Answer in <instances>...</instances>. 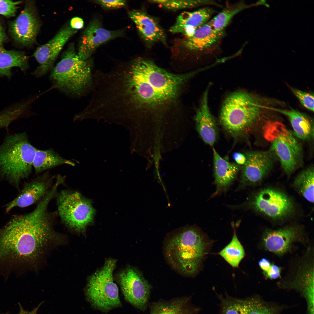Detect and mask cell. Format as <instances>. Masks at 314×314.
<instances>
[{
  "mask_svg": "<svg viewBox=\"0 0 314 314\" xmlns=\"http://www.w3.org/2000/svg\"><path fill=\"white\" fill-rule=\"evenodd\" d=\"M44 243L38 225L24 215L14 216L0 229V277L18 276L37 258Z\"/></svg>",
  "mask_w": 314,
  "mask_h": 314,
  "instance_id": "1",
  "label": "cell"
},
{
  "mask_svg": "<svg viewBox=\"0 0 314 314\" xmlns=\"http://www.w3.org/2000/svg\"><path fill=\"white\" fill-rule=\"evenodd\" d=\"M213 243L197 226H185L167 235L164 246V256L175 271L192 276L200 271Z\"/></svg>",
  "mask_w": 314,
  "mask_h": 314,
  "instance_id": "2",
  "label": "cell"
},
{
  "mask_svg": "<svg viewBox=\"0 0 314 314\" xmlns=\"http://www.w3.org/2000/svg\"><path fill=\"white\" fill-rule=\"evenodd\" d=\"M92 67L91 59L83 60L79 58L72 43L53 69L50 78L56 88L69 95L81 96L91 91Z\"/></svg>",
  "mask_w": 314,
  "mask_h": 314,
  "instance_id": "3",
  "label": "cell"
},
{
  "mask_svg": "<svg viewBox=\"0 0 314 314\" xmlns=\"http://www.w3.org/2000/svg\"><path fill=\"white\" fill-rule=\"evenodd\" d=\"M36 148L26 132L7 135L0 145V175L18 188L32 172Z\"/></svg>",
  "mask_w": 314,
  "mask_h": 314,
  "instance_id": "4",
  "label": "cell"
},
{
  "mask_svg": "<svg viewBox=\"0 0 314 314\" xmlns=\"http://www.w3.org/2000/svg\"><path fill=\"white\" fill-rule=\"evenodd\" d=\"M261 106L255 95L244 91L229 94L222 104L220 122L226 131L235 137L247 134L258 119Z\"/></svg>",
  "mask_w": 314,
  "mask_h": 314,
  "instance_id": "5",
  "label": "cell"
},
{
  "mask_svg": "<svg viewBox=\"0 0 314 314\" xmlns=\"http://www.w3.org/2000/svg\"><path fill=\"white\" fill-rule=\"evenodd\" d=\"M265 139L271 144V150L279 158L286 174L290 175L302 165V148L295 136L282 123L271 122L265 126Z\"/></svg>",
  "mask_w": 314,
  "mask_h": 314,
  "instance_id": "6",
  "label": "cell"
},
{
  "mask_svg": "<svg viewBox=\"0 0 314 314\" xmlns=\"http://www.w3.org/2000/svg\"><path fill=\"white\" fill-rule=\"evenodd\" d=\"M116 260L109 259L102 267L89 279L85 290L87 298L93 308L107 312L122 306L118 287L113 281Z\"/></svg>",
  "mask_w": 314,
  "mask_h": 314,
  "instance_id": "7",
  "label": "cell"
},
{
  "mask_svg": "<svg viewBox=\"0 0 314 314\" xmlns=\"http://www.w3.org/2000/svg\"><path fill=\"white\" fill-rule=\"evenodd\" d=\"M56 197L58 214L67 227L82 231L92 222L95 210L90 201L80 193L64 190Z\"/></svg>",
  "mask_w": 314,
  "mask_h": 314,
  "instance_id": "8",
  "label": "cell"
},
{
  "mask_svg": "<svg viewBox=\"0 0 314 314\" xmlns=\"http://www.w3.org/2000/svg\"><path fill=\"white\" fill-rule=\"evenodd\" d=\"M229 207L242 209L247 207L273 219H280L288 216L293 211L290 199L283 193L274 189H264L255 195L249 200L239 205Z\"/></svg>",
  "mask_w": 314,
  "mask_h": 314,
  "instance_id": "9",
  "label": "cell"
},
{
  "mask_svg": "<svg viewBox=\"0 0 314 314\" xmlns=\"http://www.w3.org/2000/svg\"><path fill=\"white\" fill-rule=\"evenodd\" d=\"M118 282L126 300L142 311L148 307L151 286L136 269L128 267L119 274Z\"/></svg>",
  "mask_w": 314,
  "mask_h": 314,
  "instance_id": "10",
  "label": "cell"
},
{
  "mask_svg": "<svg viewBox=\"0 0 314 314\" xmlns=\"http://www.w3.org/2000/svg\"><path fill=\"white\" fill-rule=\"evenodd\" d=\"M275 156L271 150L251 151L247 153L246 160L242 168L237 190L260 182L273 168Z\"/></svg>",
  "mask_w": 314,
  "mask_h": 314,
  "instance_id": "11",
  "label": "cell"
},
{
  "mask_svg": "<svg viewBox=\"0 0 314 314\" xmlns=\"http://www.w3.org/2000/svg\"><path fill=\"white\" fill-rule=\"evenodd\" d=\"M76 32V30L67 24L61 28L50 40L38 48L33 56L39 66L33 74L37 77H40L52 69L64 46Z\"/></svg>",
  "mask_w": 314,
  "mask_h": 314,
  "instance_id": "12",
  "label": "cell"
},
{
  "mask_svg": "<svg viewBox=\"0 0 314 314\" xmlns=\"http://www.w3.org/2000/svg\"><path fill=\"white\" fill-rule=\"evenodd\" d=\"M41 26L35 7L27 4L18 16L9 24V31L16 43L24 46L33 44Z\"/></svg>",
  "mask_w": 314,
  "mask_h": 314,
  "instance_id": "13",
  "label": "cell"
},
{
  "mask_svg": "<svg viewBox=\"0 0 314 314\" xmlns=\"http://www.w3.org/2000/svg\"><path fill=\"white\" fill-rule=\"evenodd\" d=\"M123 35L122 31H110L104 28L101 22L97 19H94L90 22L83 33L77 54L83 60L88 59L99 46Z\"/></svg>",
  "mask_w": 314,
  "mask_h": 314,
  "instance_id": "14",
  "label": "cell"
},
{
  "mask_svg": "<svg viewBox=\"0 0 314 314\" xmlns=\"http://www.w3.org/2000/svg\"><path fill=\"white\" fill-rule=\"evenodd\" d=\"M54 178L47 171L26 183L19 195L6 205V212L8 213L15 207H26L40 201L52 187Z\"/></svg>",
  "mask_w": 314,
  "mask_h": 314,
  "instance_id": "15",
  "label": "cell"
},
{
  "mask_svg": "<svg viewBox=\"0 0 314 314\" xmlns=\"http://www.w3.org/2000/svg\"><path fill=\"white\" fill-rule=\"evenodd\" d=\"M311 261H306L299 267L293 279L279 284L286 289H293L299 292L306 302L307 308H314V269Z\"/></svg>",
  "mask_w": 314,
  "mask_h": 314,
  "instance_id": "16",
  "label": "cell"
},
{
  "mask_svg": "<svg viewBox=\"0 0 314 314\" xmlns=\"http://www.w3.org/2000/svg\"><path fill=\"white\" fill-rule=\"evenodd\" d=\"M225 35L224 31L215 30L210 20L198 29L191 37L180 40L178 45L180 49L185 52L202 51L211 47Z\"/></svg>",
  "mask_w": 314,
  "mask_h": 314,
  "instance_id": "17",
  "label": "cell"
},
{
  "mask_svg": "<svg viewBox=\"0 0 314 314\" xmlns=\"http://www.w3.org/2000/svg\"><path fill=\"white\" fill-rule=\"evenodd\" d=\"M131 19L144 41L149 44L160 42L167 44L164 31L157 21L145 11L133 10L128 13Z\"/></svg>",
  "mask_w": 314,
  "mask_h": 314,
  "instance_id": "18",
  "label": "cell"
},
{
  "mask_svg": "<svg viewBox=\"0 0 314 314\" xmlns=\"http://www.w3.org/2000/svg\"><path fill=\"white\" fill-rule=\"evenodd\" d=\"M299 231L290 227L276 230L267 229L263 234L262 243L267 250L278 255L286 253L293 243L300 240Z\"/></svg>",
  "mask_w": 314,
  "mask_h": 314,
  "instance_id": "19",
  "label": "cell"
},
{
  "mask_svg": "<svg viewBox=\"0 0 314 314\" xmlns=\"http://www.w3.org/2000/svg\"><path fill=\"white\" fill-rule=\"evenodd\" d=\"M215 12L213 9L208 7L192 12L183 11L178 16L169 31L172 33L183 34L185 37H190L209 21Z\"/></svg>",
  "mask_w": 314,
  "mask_h": 314,
  "instance_id": "20",
  "label": "cell"
},
{
  "mask_svg": "<svg viewBox=\"0 0 314 314\" xmlns=\"http://www.w3.org/2000/svg\"><path fill=\"white\" fill-rule=\"evenodd\" d=\"M209 86L204 94L200 106L195 116L196 128L204 141L213 146L217 140V128L215 119L211 113L208 105Z\"/></svg>",
  "mask_w": 314,
  "mask_h": 314,
  "instance_id": "21",
  "label": "cell"
},
{
  "mask_svg": "<svg viewBox=\"0 0 314 314\" xmlns=\"http://www.w3.org/2000/svg\"><path fill=\"white\" fill-rule=\"evenodd\" d=\"M213 152L214 184L216 188L211 198L226 192L236 178L239 170L238 165L222 157L214 148Z\"/></svg>",
  "mask_w": 314,
  "mask_h": 314,
  "instance_id": "22",
  "label": "cell"
},
{
  "mask_svg": "<svg viewBox=\"0 0 314 314\" xmlns=\"http://www.w3.org/2000/svg\"><path fill=\"white\" fill-rule=\"evenodd\" d=\"M149 314H199L200 308L194 305L191 296H185L149 303Z\"/></svg>",
  "mask_w": 314,
  "mask_h": 314,
  "instance_id": "23",
  "label": "cell"
},
{
  "mask_svg": "<svg viewBox=\"0 0 314 314\" xmlns=\"http://www.w3.org/2000/svg\"><path fill=\"white\" fill-rule=\"evenodd\" d=\"M269 108L283 114L288 118L295 136L304 140L313 138V122L306 115L293 109Z\"/></svg>",
  "mask_w": 314,
  "mask_h": 314,
  "instance_id": "24",
  "label": "cell"
},
{
  "mask_svg": "<svg viewBox=\"0 0 314 314\" xmlns=\"http://www.w3.org/2000/svg\"><path fill=\"white\" fill-rule=\"evenodd\" d=\"M28 59L23 52L0 47V76L11 77V70L13 67H18L25 72L28 67Z\"/></svg>",
  "mask_w": 314,
  "mask_h": 314,
  "instance_id": "25",
  "label": "cell"
},
{
  "mask_svg": "<svg viewBox=\"0 0 314 314\" xmlns=\"http://www.w3.org/2000/svg\"><path fill=\"white\" fill-rule=\"evenodd\" d=\"M63 164L75 165L74 162L63 158L52 149L45 150L36 149L33 164L36 174Z\"/></svg>",
  "mask_w": 314,
  "mask_h": 314,
  "instance_id": "26",
  "label": "cell"
},
{
  "mask_svg": "<svg viewBox=\"0 0 314 314\" xmlns=\"http://www.w3.org/2000/svg\"><path fill=\"white\" fill-rule=\"evenodd\" d=\"M244 314H281L282 307L258 295L241 299Z\"/></svg>",
  "mask_w": 314,
  "mask_h": 314,
  "instance_id": "27",
  "label": "cell"
},
{
  "mask_svg": "<svg viewBox=\"0 0 314 314\" xmlns=\"http://www.w3.org/2000/svg\"><path fill=\"white\" fill-rule=\"evenodd\" d=\"M314 173L313 166L311 165L298 175L293 183L295 188L311 203L314 202Z\"/></svg>",
  "mask_w": 314,
  "mask_h": 314,
  "instance_id": "28",
  "label": "cell"
},
{
  "mask_svg": "<svg viewBox=\"0 0 314 314\" xmlns=\"http://www.w3.org/2000/svg\"><path fill=\"white\" fill-rule=\"evenodd\" d=\"M234 231L231 241L219 253L229 264L234 268L238 267L245 255L244 248L239 241L233 227Z\"/></svg>",
  "mask_w": 314,
  "mask_h": 314,
  "instance_id": "29",
  "label": "cell"
},
{
  "mask_svg": "<svg viewBox=\"0 0 314 314\" xmlns=\"http://www.w3.org/2000/svg\"><path fill=\"white\" fill-rule=\"evenodd\" d=\"M249 6L242 2L227 5L211 20L213 27L218 31H224L233 17Z\"/></svg>",
  "mask_w": 314,
  "mask_h": 314,
  "instance_id": "30",
  "label": "cell"
},
{
  "mask_svg": "<svg viewBox=\"0 0 314 314\" xmlns=\"http://www.w3.org/2000/svg\"><path fill=\"white\" fill-rule=\"evenodd\" d=\"M149 1L160 5L165 9L172 10L208 5L221 6L214 1L210 0H153Z\"/></svg>",
  "mask_w": 314,
  "mask_h": 314,
  "instance_id": "31",
  "label": "cell"
},
{
  "mask_svg": "<svg viewBox=\"0 0 314 314\" xmlns=\"http://www.w3.org/2000/svg\"><path fill=\"white\" fill-rule=\"evenodd\" d=\"M217 296L220 302L219 314H244L241 299L226 294Z\"/></svg>",
  "mask_w": 314,
  "mask_h": 314,
  "instance_id": "32",
  "label": "cell"
},
{
  "mask_svg": "<svg viewBox=\"0 0 314 314\" xmlns=\"http://www.w3.org/2000/svg\"><path fill=\"white\" fill-rule=\"evenodd\" d=\"M292 91L303 106L307 109L314 111V95L309 92L291 88Z\"/></svg>",
  "mask_w": 314,
  "mask_h": 314,
  "instance_id": "33",
  "label": "cell"
},
{
  "mask_svg": "<svg viewBox=\"0 0 314 314\" xmlns=\"http://www.w3.org/2000/svg\"><path fill=\"white\" fill-rule=\"evenodd\" d=\"M21 1L0 0V14L6 17L15 16Z\"/></svg>",
  "mask_w": 314,
  "mask_h": 314,
  "instance_id": "34",
  "label": "cell"
},
{
  "mask_svg": "<svg viewBox=\"0 0 314 314\" xmlns=\"http://www.w3.org/2000/svg\"><path fill=\"white\" fill-rule=\"evenodd\" d=\"M94 2L107 9L118 8L123 7L126 5V1L122 0H96L94 1Z\"/></svg>",
  "mask_w": 314,
  "mask_h": 314,
  "instance_id": "35",
  "label": "cell"
},
{
  "mask_svg": "<svg viewBox=\"0 0 314 314\" xmlns=\"http://www.w3.org/2000/svg\"><path fill=\"white\" fill-rule=\"evenodd\" d=\"M281 268L274 264H271L268 270L263 274L266 279H274L281 277Z\"/></svg>",
  "mask_w": 314,
  "mask_h": 314,
  "instance_id": "36",
  "label": "cell"
},
{
  "mask_svg": "<svg viewBox=\"0 0 314 314\" xmlns=\"http://www.w3.org/2000/svg\"><path fill=\"white\" fill-rule=\"evenodd\" d=\"M69 25L72 29L77 30L83 27L84 22L83 19L80 17H74L71 19Z\"/></svg>",
  "mask_w": 314,
  "mask_h": 314,
  "instance_id": "37",
  "label": "cell"
},
{
  "mask_svg": "<svg viewBox=\"0 0 314 314\" xmlns=\"http://www.w3.org/2000/svg\"><path fill=\"white\" fill-rule=\"evenodd\" d=\"M258 264L264 274L268 270L272 264L268 259L263 258L259 261Z\"/></svg>",
  "mask_w": 314,
  "mask_h": 314,
  "instance_id": "38",
  "label": "cell"
},
{
  "mask_svg": "<svg viewBox=\"0 0 314 314\" xmlns=\"http://www.w3.org/2000/svg\"><path fill=\"white\" fill-rule=\"evenodd\" d=\"M233 158L236 163L240 165H244L246 162L245 155L240 153L235 152L233 155Z\"/></svg>",
  "mask_w": 314,
  "mask_h": 314,
  "instance_id": "39",
  "label": "cell"
},
{
  "mask_svg": "<svg viewBox=\"0 0 314 314\" xmlns=\"http://www.w3.org/2000/svg\"><path fill=\"white\" fill-rule=\"evenodd\" d=\"M7 39V36L4 28L0 21V47H1Z\"/></svg>",
  "mask_w": 314,
  "mask_h": 314,
  "instance_id": "40",
  "label": "cell"
},
{
  "mask_svg": "<svg viewBox=\"0 0 314 314\" xmlns=\"http://www.w3.org/2000/svg\"><path fill=\"white\" fill-rule=\"evenodd\" d=\"M40 306V304L37 307L30 311H25L20 307V312L19 314H37V311Z\"/></svg>",
  "mask_w": 314,
  "mask_h": 314,
  "instance_id": "41",
  "label": "cell"
}]
</instances>
